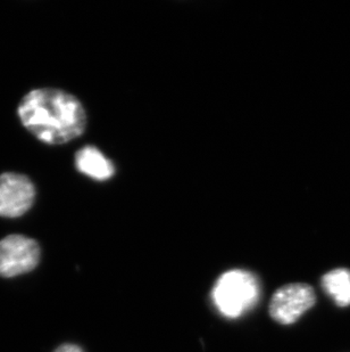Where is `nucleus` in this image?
Wrapping results in <instances>:
<instances>
[{"label": "nucleus", "mask_w": 350, "mask_h": 352, "mask_svg": "<svg viewBox=\"0 0 350 352\" xmlns=\"http://www.w3.org/2000/svg\"><path fill=\"white\" fill-rule=\"evenodd\" d=\"M259 283L247 270H229L215 283L211 299L226 318H238L254 308L259 298Z\"/></svg>", "instance_id": "obj_2"}, {"label": "nucleus", "mask_w": 350, "mask_h": 352, "mask_svg": "<svg viewBox=\"0 0 350 352\" xmlns=\"http://www.w3.org/2000/svg\"><path fill=\"white\" fill-rule=\"evenodd\" d=\"M17 113L34 136L49 145L69 143L86 130L84 107L75 96L63 90H31L21 100Z\"/></svg>", "instance_id": "obj_1"}, {"label": "nucleus", "mask_w": 350, "mask_h": 352, "mask_svg": "<svg viewBox=\"0 0 350 352\" xmlns=\"http://www.w3.org/2000/svg\"><path fill=\"white\" fill-rule=\"evenodd\" d=\"M322 287L338 306H350V270H331L323 276Z\"/></svg>", "instance_id": "obj_7"}, {"label": "nucleus", "mask_w": 350, "mask_h": 352, "mask_svg": "<svg viewBox=\"0 0 350 352\" xmlns=\"http://www.w3.org/2000/svg\"><path fill=\"white\" fill-rule=\"evenodd\" d=\"M36 188L27 176L21 173L0 175V217L17 218L30 210Z\"/></svg>", "instance_id": "obj_5"}, {"label": "nucleus", "mask_w": 350, "mask_h": 352, "mask_svg": "<svg viewBox=\"0 0 350 352\" xmlns=\"http://www.w3.org/2000/svg\"><path fill=\"white\" fill-rule=\"evenodd\" d=\"M315 302L316 296L312 286L304 283L288 284L272 296L270 315L275 322L282 325H290L311 309Z\"/></svg>", "instance_id": "obj_3"}, {"label": "nucleus", "mask_w": 350, "mask_h": 352, "mask_svg": "<svg viewBox=\"0 0 350 352\" xmlns=\"http://www.w3.org/2000/svg\"><path fill=\"white\" fill-rule=\"evenodd\" d=\"M54 352H83L81 348L74 344H63L60 348H57Z\"/></svg>", "instance_id": "obj_8"}, {"label": "nucleus", "mask_w": 350, "mask_h": 352, "mask_svg": "<svg viewBox=\"0 0 350 352\" xmlns=\"http://www.w3.org/2000/svg\"><path fill=\"white\" fill-rule=\"evenodd\" d=\"M40 260L39 244L23 235H10L0 241V276L14 277L34 270Z\"/></svg>", "instance_id": "obj_4"}, {"label": "nucleus", "mask_w": 350, "mask_h": 352, "mask_svg": "<svg viewBox=\"0 0 350 352\" xmlns=\"http://www.w3.org/2000/svg\"><path fill=\"white\" fill-rule=\"evenodd\" d=\"M75 166L80 173L98 182L110 179L115 173L112 161L95 146L81 148L75 155Z\"/></svg>", "instance_id": "obj_6"}]
</instances>
